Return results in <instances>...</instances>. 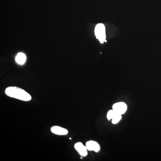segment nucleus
I'll return each instance as SVG.
<instances>
[{"instance_id": "nucleus-1", "label": "nucleus", "mask_w": 161, "mask_h": 161, "mask_svg": "<svg viewBox=\"0 0 161 161\" xmlns=\"http://www.w3.org/2000/svg\"><path fill=\"white\" fill-rule=\"evenodd\" d=\"M5 93L9 97L24 101H29L31 99L29 93L18 87H8L5 90Z\"/></svg>"}, {"instance_id": "nucleus-2", "label": "nucleus", "mask_w": 161, "mask_h": 161, "mask_svg": "<svg viewBox=\"0 0 161 161\" xmlns=\"http://www.w3.org/2000/svg\"><path fill=\"white\" fill-rule=\"evenodd\" d=\"M95 35L100 43H103L106 40L105 27L102 23H99L95 26Z\"/></svg>"}, {"instance_id": "nucleus-3", "label": "nucleus", "mask_w": 161, "mask_h": 161, "mask_svg": "<svg viewBox=\"0 0 161 161\" xmlns=\"http://www.w3.org/2000/svg\"><path fill=\"white\" fill-rule=\"evenodd\" d=\"M112 109L121 115L125 114L127 110L126 104L124 102H118L115 103L112 106Z\"/></svg>"}, {"instance_id": "nucleus-4", "label": "nucleus", "mask_w": 161, "mask_h": 161, "mask_svg": "<svg viewBox=\"0 0 161 161\" xmlns=\"http://www.w3.org/2000/svg\"><path fill=\"white\" fill-rule=\"evenodd\" d=\"M75 148L81 156L86 157L87 155V149L81 142H78L75 144Z\"/></svg>"}, {"instance_id": "nucleus-5", "label": "nucleus", "mask_w": 161, "mask_h": 161, "mask_svg": "<svg viewBox=\"0 0 161 161\" xmlns=\"http://www.w3.org/2000/svg\"><path fill=\"white\" fill-rule=\"evenodd\" d=\"M87 149L89 151H94L98 152L100 150V147L98 142L94 141H90L86 143Z\"/></svg>"}, {"instance_id": "nucleus-6", "label": "nucleus", "mask_w": 161, "mask_h": 161, "mask_svg": "<svg viewBox=\"0 0 161 161\" xmlns=\"http://www.w3.org/2000/svg\"><path fill=\"white\" fill-rule=\"evenodd\" d=\"M52 133L58 135H65L68 133V131L66 129L58 126H54L51 128Z\"/></svg>"}, {"instance_id": "nucleus-7", "label": "nucleus", "mask_w": 161, "mask_h": 161, "mask_svg": "<svg viewBox=\"0 0 161 161\" xmlns=\"http://www.w3.org/2000/svg\"><path fill=\"white\" fill-rule=\"evenodd\" d=\"M26 55L23 53H19L15 58L16 62L20 65H23L26 62Z\"/></svg>"}, {"instance_id": "nucleus-8", "label": "nucleus", "mask_w": 161, "mask_h": 161, "mask_svg": "<svg viewBox=\"0 0 161 161\" xmlns=\"http://www.w3.org/2000/svg\"><path fill=\"white\" fill-rule=\"evenodd\" d=\"M121 115L119 113H116L112 119V124H116L119 122L122 118Z\"/></svg>"}, {"instance_id": "nucleus-9", "label": "nucleus", "mask_w": 161, "mask_h": 161, "mask_svg": "<svg viewBox=\"0 0 161 161\" xmlns=\"http://www.w3.org/2000/svg\"><path fill=\"white\" fill-rule=\"evenodd\" d=\"M117 113V112H115L113 109L110 110L107 113V118L109 120H111Z\"/></svg>"}]
</instances>
